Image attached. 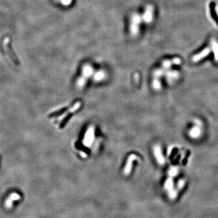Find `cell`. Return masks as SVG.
Masks as SVG:
<instances>
[{
  "label": "cell",
  "mask_w": 218,
  "mask_h": 218,
  "mask_svg": "<svg viewBox=\"0 0 218 218\" xmlns=\"http://www.w3.org/2000/svg\"><path fill=\"white\" fill-rule=\"evenodd\" d=\"M142 20V17L140 14L135 13L132 15L130 27V31L132 36L136 37L138 35L139 31H140V29H139L140 24Z\"/></svg>",
  "instance_id": "6da1fadb"
},
{
  "label": "cell",
  "mask_w": 218,
  "mask_h": 218,
  "mask_svg": "<svg viewBox=\"0 0 218 218\" xmlns=\"http://www.w3.org/2000/svg\"><path fill=\"white\" fill-rule=\"evenodd\" d=\"M95 138V129L93 127H90L87 130L85 136L83 140L84 145L87 147H90Z\"/></svg>",
  "instance_id": "7a4b0ae2"
},
{
  "label": "cell",
  "mask_w": 218,
  "mask_h": 218,
  "mask_svg": "<svg viewBox=\"0 0 218 218\" xmlns=\"http://www.w3.org/2000/svg\"><path fill=\"white\" fill-rule=\"evenodd\" d=\"M153 12H154L153 7L151 6V5L147 6L144 13L143 15L142 16V20L147 24L152 23L153 19Z\"/></svg>",
  "instance_id": "3957f363"
},
{
  "label": "cell",
  "mask_w": 218,
  "mask_h": 218,
  "mask_svg": "<svg viewBox=\"0 0 218 218\" xmlns=\"http://www.w3.org/2000/svg\"><path fill=\"white\" fill-rule=\"evenodd\" d=\"M211 51V48L210 47H206L204 49H203L202 51L199 53L196 54L195 56H193L192 58V61L194 62H197L198 61H201L202 59L207 57L208 55H209Z\"/></svg>",
  "instance_id": "277c9868"
},
{
  "label": "cell",
  "mask_w": 218,
  "mask_h": 218,
  "mask_svg": "<svg viewBox=\"0 0 218 218\" xmlns=\"http://www.w3.org/2000/svg\"><path fill=\"white\" fill-rule=\"evenodd\" d=\"M154 154H155V156L158 162L161 165L164 164L165 158H164V156H163L162 153V150L159 146H156V147H155V148H154Z\"/></svg>",
  "instance_id": "5b68a950"
},
{
  "label": "cell",
  "mask_w": 218,
  "mask_h": 218,
  "mask_svg": "<svg viewBox=\"0 0 218 218\" xmlns=\"http://www.w3.org/2000/svg\"><path fill=\"white\" fill-rule=\"evenodd\" d=\"M8 42H9V38H6V39H4V47L5 49H6V51H7V54H9V57L11 58L12 61L14 64H15L16 65H18V59H17V58L13 53V52L11 50H10V49L9 48L8 44H7Z\"/></svg>",
  "instance_id": "8992f818"
},
{
  "label": "cell",
  "mask_w": 218,
  "mask_h": 218,
  "mask_svg": "<svg viewBox=\"0 0 218 218\" xmlns=\"http://www.w3.org/2000/svg\"><path fill=\"white\" fill-rule=\"evenodd\" d=\"M181 63V59L179 58H175L171 60H165L162 62V67L165 68H168L173 65H179Z\"/></svg>",
  "instance_id": "52a82bcc"
},
{
  "label": "cell",
  "mask_w": 218,
  "mask_h": 218,
  "mask_svg": "<svg viewBox=\"0 0 218 218\" xmlns=\"http://www.w3.org/2000/svg\"><path fill=\"white\" fill-rule=\"evenodd\" d=\"M136 158H137L136 156H135V155H132L129 156V158H128L126 166L124 168V175H129V173H130V171L132 170L131 169H132V162L133 161L136 159Z\"/></svg>",
  "instance_id": "ba28073f"
},
{
  "label": "cell",
  "mask_w": 218,
  "mask_h": 218,
  "mask_svg": "<svg viewBox=\"0 0 218 218\" xmlns=\"http://www.w3.org/2000/svg\"><path fill=\"white\" fill-rule=\"evenodd\" d=\"M201 134V129L199 126L193 127L189 132V135L192 138H197Z\"/></svg>",
  "instance_id": "9c48e42d"
},
{
  "label": "cell",
  "mask_w": 218,
  "mask_h": 218,
  "mask_svg": "<svg viewBox=\"0 0 218 218\" xmlns=\"http://www.w3.org/2000/svg\"><path fill=\"white\" fill-rule=\"evenodd\" d=\"M93 72V69L92 67L89 64H86L84 65L82 68V73L84 77H88L92 75Z\"/></svg>",
  "instance_id": "30bf717a"
},
{
  "label": "cell",
  "mask_w": 218,
  "mask_h": 218,
  "mask_svg": "<svg viewBox=\"0 0 218 218\" xmlns=\"http://www.w3.org/2000/svg\"><path fill=\"white\" fill-rule=\"evenodd\" d=\"M166 75H167V78L168 81L176 80L179 76V73L175 70H171V71L167 72L166 73Z\"/></svg>",
  "instance_id": "8fae6325"
},
{
  "label": "cell",
  "mask_w": 218,
  "mask_h": 218,
  "mask_svg": "<svg viewBox=\"0 0 218 218\" xmlns=\"http://www.w3.org/2000/svg\"><path fill=\"white\" fill-rule=\"evenodd\" d=\"M211 49L214 53L215 60L218 62V43L215 40L211 41Z\"/></svg>",
  "instance_id": "7c38bea8"
},
{
  "label": "cell",
  "mask_w": 218,
  "mask_h": 218,
  "mask_svg": "<svg viewBox=\"0 0 218 218\" xmlns=\"http://www.w3.org/2000/svg\"><path fill=\"white\" fill-rule=\"evenodd\" d=\"M80 106H81V103H80V102H77V103H76L74 105V106H73V107H72L71 108H70V110H69L68 111H67V113H64V115H62L61 116V120H64V118H66L69 115V114L71 113H73V112H74L75 111H76V110H78V109L79 108H80Z\"/></svg>",
  "instance_id": "4fadbf2b"
},
{
  "label": "cell",
  "mask_w": 218,
  "mask_h": 218,
  "mask_svg": "<svg viewBox=\"0 0 218 218\" xmlns=\"http://www.w3.org/2000/svg\"><path fill=\"white\" fill-rule=\"evenodd\" d=\"M165 189L168 191V192H170V191L173 190V177H169L165 181V185H164Z\"/></svg>",
  "instance_id": "5bb4252c"
},
{
  "label": "cell",
  "mask_w": 218,
  "mask_h": 218,
  "mask_svg": "<svg viewBox=\"0 0 218 218\" xmlns=\"http://www.w3.org/2000/svg\"><path fill=\"white\" fill-rule=\"evenodd\" d=\"M106 76V73L104 71H99L95 73V76H94V80L96 81H100L101 80H103Z\"/></svg>",
  "instance_id": "9a60e30c"
},
{
  "label": "cell",
  "mask_w": 218,
  "mask_h": 218,
  "mask_svg": "<svg viewBox=\"0 0 218 218\" xmlns=\"http://www.w3.org/2000/svg\"><path fill=\"white\" fill-rule=\"evenodd\" d=\"M178 172H179V169H178L177 167H171L169 169V170H168V174L169 177H175L177 175Z\"/></svg>",
  "instance_id": "2e32d148"
},
{
  "label": "cell",
  "mask_w": 218,
  "mask_h": 218,
  "mask_svg": "<svg viewBox=\"0 0 218 218\" xmlns=\"http://www.w3.org/2000/svg\"><path fill=\"white\" fill-rule=\"evenodd\" d=\"M161 82L159 80H158V78H155L154 79V80H153V88L156 89V90H159V89H160V88H161Z\"/></svg>",
  "instance_id": "e0dca14e"
},
{
  "label": "cell",
  "mask_w": 218,
  "mask_h": 218,
  "mask_svg": "<svg viewBox=\"0 0 218 218\" xmlns=\"http://www.w3.org/2000/svg\"><path fill=\"white\" fill-rule=\"evenodd\" d=\"M86 82V78L85 77H84V76L80 77V78L78 79V80L77 81L78 86L79 87H83L84 85H85Z\"/></svg>",
  "instance_id": "ac0fdd59"
},
{
  "label": "cell",
  "mask_w": 218,
  "mask_h": 218,
  "mask_svg": "<svg viewBox=\"0 0 218 218\" xmlns=\"http://www.w3.org/2000/svg\"><path fill=\"white\" fill-rule=\"evenodd\" d=\"M164 74V70L162 69H157L154 72V76L156 78H158L159 77L161 76Z\"/></svg>",
  "instance_id": "d6986e66"
},
{
  "label": "cell",
  "mask_w": 218,
  "mask_h": 218,
  "mask_svg": "<svg viewBox=\"0 0 218 218\" xmlns=\"http://www.w3.org/2000/svg\"><path fill=\"white\" fill-rule=\"evenodd\" d=\"M60 1L64 6H68L72 3V0H60Z\"/></svg>",
  "instance_id": "ffe728a7"
}]
</instances>
